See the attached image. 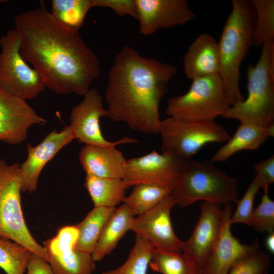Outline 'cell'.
<instances>
[{
  "label": "cell",
  "instance_id": "obj_1",
  "mask_svg": "<svg viewBox=\"0 0 274 274\" xmlns=\"http://www.w3.org/2000/svg\"><path fill=\"white\" fill-rule=\"evenodd\" d=\"M14 23L21 54L40 74L46 88L60 95L88 92L99 75V62L79 30L57 20L44 1L38 8L17 15Z\"/></svg>",
  "mask_w": 274,
  "mask_h": 274
},
{
  "label": "cell",
  "instance_id": "obj_2",
  "mask_svg": "<svg viewBox=\"0 0 274 274\" xmlns=\"http://www.w3.org/2000/svg\"><path fill=\"white\" fill-rule=\"evenodd\" d=\"M177 69L124 46L109 71L105 98L108 117L132 130L159 133V105Z\"/></svg>",
  "mask_w": 274,
  "mask_h": 274
},
{
  "label": "cell",
  "instance_id": "obj_3",
  "mask_svg": "<svg viewBox=\"0 0 274 274\" xmlns=\"http://www.w3.org/2000/svg\"><path fill=\"white\" fill-rule=\"evenodd\" d=\"M232 6L218 42L219 74L231 106L245 99L239 88L240 66L252 46L255 18L251 1L232 0Z\"/></svg>",
  "mask_w": 274,
  "mask_h": 274
},
{
  "label": "cell",
  "instance_id": "obj_4",
  "mask_svg": "<svg viewBox=\"0 0 274 274\" xmlns=\"http://www.w3.org/2000/svg\"><path fill=\"white\" fill-rule=\"evenodd\" d=\"M248 96L231 106L221 116L240 123L266 127L274 125V42L262 46L256 65L247 70Z\"/></svg>",
  "mask_w": 274,
  "mask_h": 274
},
{
  "label": "cell",
  "instance_id": "obj_5",
  "mask_svg": "<svg viewBox=\"0 0 274 274\" xmlns=\"http://www.w3.org/2000/svg\"><path fill=\"white\" fill-rule=\"evenodd\" d=\"M238 182L211 160H187L184 173L171 193L176 204L188 207L199 200L224 204L237 202Z\"/></svg>",
  "mask_w": 274,
  "mask_h": 274
},
{
  "label": "cell",
  "instance_id": "obj_6",
  "mask_svg": "<svg viewBox=\"0 0 274 274\" xmlns=\"http://www.w3.org/2000/svg\"><path fill=\"white\" fill-rule=\"evenodd\" d=\"M20 164L0 158V237L15 242L47 261L43 246L32 237L24 219L21 206Z\"/></svg>",
  "mask_w": 274,
  "mask_h": 274
},
{
  "label": "cell",
  "instance_id": "obj_7",
  "mask_svg": "<svg viewBox=\"0 0 274 274\" xmlns=\"http://www.w3.org/2000/svg\"><path fill=\"white\" fill-rule=\"evenodd\" d=\"M219 74L192 80L185 94L169 98L165 113L188 121H215L231 106Z\"/></svg>",
  "mask_w": 274,
  "mask_h": 274
},
{
  "label": "cell",
  "instance_id": "obj_8",
  "mask_svg": "<svg viewBox=\"0 0 274 274\" xmlns=\"http://www.w3.org/2000/svg\"><path fill=\"white\" fill-rule=\"evenodd\" d=\"M159 133L162 152L185 160L192 158L208 144L227 142L231 138L215 121H188L172 117L161 121Z\"/></svg>",
  "mask_w": 274,
  "mask_h": 274
},
{
  "label": "cell",
  "instance_id": "obj_9",
  "mask_svg": "<svg viewBox=\"0 0 274 274\" xmlns=\"http://www.w3.org/2000/svg\"><path fill=\"white\" fill-rule=\"evenodd\" d=\"M0 88L25 100L37 97L46 87L39 72L22 57L15 28L0 38Z\"/></svg>",
  "mask_w": 274,
  "mask_h": 274
},
{
  "label": "cell",
  "instance_id": "obj_10",
  "mask_svg": "<svg viewBox=\"0 0 274 274\" xmlns=\"http://www.w3.org/2000/svg\"><path fill=\"white\" fill-rule=\"evenodd\" d=\"M187 164V160L153 150L144 156L126 160L122 180L127 189L149 184L173 190L181 179Z\"/></svg>",
  "mask_w": 274,
  "mask_h": 274
},
{
  "label": "cell",
  "instance_id": "obj_11",
  "mask_svg": "<svg viewBox=\"0 0 274 274\" xmlns=\"http://www.w3.org/2000/svg\"><path fill=\"white\" fill-rule=\"evenodd\" d=\"M175 204L172 194L167 195L152 209L134 217L130 230L156 249L181 253L183 241L176 236L170 220V211Z\"/></svg>",
  "mask_w": 274,
  "mask_h": 274
},
{
  "label": "cell",
  "instance_id": "obj_12",
  "mask_svg": "<svg viewBox=\"0 0 274 274\" xmlns=\"http://www.w3.org/2000/svg\"><path fill=\"white\" fill-rule=\"evenodd\" d=\"M75 225L60 228L53 238L43 243L47 261L54 274H92L95 268L91 255L78 250Z\"/></svg>",
  "mask_w": 274,
  "mask_h": 274
},
{
  "label": "cell",
  "instance_id": "obj_13",
  "mask_svg": "<svg viewBox=\"0 0 274 274\" xmlns=\"http://www.w3.org/2000/svg\"><path fill=\"white\" fill-rule=\"evenodd\" d=\"M83 96V99L73 107L70 116L75 139L79 143L116 147L138 142L128 137L114 142L107 140L102 134L99 125L100 118L108 116L107 110L103 107L101 95L96 88H92Z\"/></svg>",
  "mask_w": 274,
  "mask_h": 274
},
{
  "label": "cell",
  "instance_id": "obj_14",
  "mask_svg": "<svg viewBox=\"0 0 274 274\" xmlns=\"http://www.w3.org/2000/svg\"><path fill=\"white\" fill-rule=\"evenodd\" d=\"M134 3L139 31L144 36L185 24L196 16L186 0H134Z\"/></svg>",
  "mask_w": 274,
  "mask_h": 274
},
{
  "label": "cell",
  "instance_id": "obj_15",
  "mask_svg": "<svg viewBox=\"0 0 274 274\" xmlns=\"http://www.w3.org/2000/svg\"><path fill=\"white\" fill-rule=\"evenodd\" d=\"M232 210L230 203L225 204L222 210L219 235L204 267L203 274H227L238 260L260 248L257 239L248 245L242 244L232 235L229 222Z\"/></svg>",
  "mask_w": 274,
  "mask_h": 274
},
{
  "label": "cell",
  "instance_id": "obj_16",
  "mask_svg": "<svg viewBox=\"0 0 274 274\" xmlns=\"http://www.w3.org/2000/svg\"><path fill=\"white\" fill-rule=\"evenodd\" d=\"M26 100L7 93L0 88V141L10 145L21 143L33 125H46Z\"/></svg>",
  "mask_w": 274,
  "mask_h": 274
},
{
  "label": "cell",
  "instance_id": "obj_17",
  "mask_svg": "<svg viewBox=\"0 0 274 274\" xmlns=\"http://www.w3.org/2000/svg\"><path fill=\"white\" fill-rule=\"evenodd\" d=\"M75 139L73 128L70 124L59 132L54 129L35 147L28 144L27 158L20 164L21 191H35L40 175L45 165L59 150Z\"/></svg>",
  "mask_w": 274,
  "mask_h": 274
},
{
  "label": "cell",
  "instance_id": "obj_18",
  "mask_svg": "<svg viewBox=\"0 0 274 274\" xmlns=\"http://www.w3.org/2000/svg\"><path fill=\"white\" fill-rule=\"evenodd\" d=\"M221 204L204 201L199 220L190 238L183 241V252L203 271L217 239L221 225Z\"/></svg>",
  "mask_w": 274,
  "mask_h": 274
},
{
  "label": "cell",
  "instance_id": "obj_19",
  "mask_svg": "<svg viewBox=\"0 0 274 274\" xmlns=\"http://www.w3.org/2000/svg\"><path fill=\"white\" fill-rule=\"evenodd\" d=\"M183 68L186 76L192 80L219 74L218 43L212 35L201 33L188 47L183 56Z\"/></svg>",
  "mask_w": 274,
  "mask_h": 274
},
{
  "label": "cell",
  "instance_id": "obj_20",
  "mask_svg": "<svg viewBox=\"0 0 274 274\" xmlns=\"http://www.w3.org/2000/svg\"><path fill=\"white\" fill-rule=\"evenodd\" d=\"M79 158L86 175L123 179L126 160L116 146L85 145Z\"/></svg>",
  "mask_w": 274,
  "mask_h": 274
},
{
  "label": "cell",
  "instance_id": "obj_21",
  "mask_svg": "<svg viewBox=\"0 0 274 274\" xmlns=\"http://www.w3.org/2000/svg\"><path fill=\"white\" fill-rule=\"evenodd\" d=\"M273 136L274 125L262 127L240 123L234 135L217 150L210 160L214 163L223 162L238 151L255 150Z\"/></svg>",
  "mask_w": 274,
  "mask_h": 274
},
{
  "label": "cell",
  "instance_id": "obj_22",
  "mask_svg": "<svg viewBox=\"0 0 274 274\" xmlns=\"http://www.w3.org/2000/svg\"><path fill=\"white\" fill-rule=\"evenodd\" d=\"M134 217L130 209L124 203L117 208L106 224L91 254L94 261L102 260L112 252L126 232L130 230Z\"/></svg>",
  "mask_w": 274,
  "mask_h": 274
},
{
  "label": "cell",
  "instance_id": "obj_23",
  "mask_svg": "<svg viewBox=\"0 0 274 274\" xmlns=\"http://www.w3.org/2000/svg\"><path fill=\"white\" fill-rule=\"evenodd\" d=\"M116 207H94L84 219L75 225L78 230L76 248L91 255L102 232Z\"/></svg>",
  "mask_w": 274,
  "mask_h": 274
},
{
  "label": "cell",
  "instance_id": "obj_24",
  "mask_svg": "<svg viewBox=\"0 0 274 274\" xmlns=\"http://www.w3.org/2000/svg\"><path fill=\"white\" fill-rule=\"evenodd\" d=\"M85 181L94 207H116L125 197L127 188L122 179L86 175Z\"/></svg>",
  "mask_w": 274,
  "mask_h": 274
},
{
  "label": "cell",
  "instance_id": "obj_25",
  "mask_svg": "<svg viewBox=\"0 0 274 274\" xmlns=\"http://www.w3.org/2000/svg\"><path fill=\"white\" fill-rule=\"evenodd\" d=\"M172 191V189L155 185L136 184L123 202L134 216H139L152 209Z\"/></svg>",
  "mask_w": 274,
  "mask_h": 274
},
{
  "label": "cell",
  "instance_id": "obj_26",
  "mask_svg": "<svg viewBox=\"0 0 274 274\" xmlns=\"http://www.w3.org/2000/svg\"><path fill=\"white\" fill-rule=\"evenodd\" d=\"M149 265L152 270L162 274H199L202 271L185 254L155 248Z\"/></svg>",
  "mask_w": 274,
  "mask_h": 274
},
{
  "label": "cell",
  "instance_id": "obj_27",
  "mask_svg": "<svg viewBox=\"0 0 274 274\" xmlns=\"http://www.w3.org/2000/svg\"><path fill=\"white\" fill-rule=\"evenodd\" d=\"M251 1L255 14L252 46L262 47L274 40V1Z\"/></svg>",
  "mask_w": 274,
  "mask_h": 274
},
{
  "label": "cell",
  "instance_id": "obj_28",
  "mask_svg": "<svg viewBox=\"0 0 274 274\" xmlns=\"http://www.w3.org/2000/svg\"><path fill=\"white\" fill-rule=\"evenodd\" d=\"M53 16L64 25L79 30L92 7V0H52Z\"/></svg>",
  "mask_w": 274,
  "mask_h": 274
},
{
  "label": "cell",
  "instance_id": "obj_29",
  "mask_svg": "<svg viewBox=\"0 0 274 274\" xmlns=\"http://www.w3.org/2000/svg\"><path fill=\"white\" fill-rule=\"evenodd\" d=\"M155 248L136 234L135 244L126 262L118 268L101 274H147Z\"/></svg>",
  "mask_w": 274,
  "mask_h": 274
},
{
  "label": "cell",
  "instance_id": "obj_30",
  "mask_svg": "<svg viewBox=\"0 0 274 274\" xmlns=\"http://www.w3.org/2000/svg\"><path fill=\"white\" fill-rule=\"evenodd\" d=\"M31 253L22 245L0 237V268L7 274H24Z\"/></svg>",
  "mask_w": 274,
  "mask_h": 274
},
{
  "label": "cell",
  "instance_id": "obj_31",
  "mask_svg": "<svg viewBox=\"0 0 274 274\" xmlns=\"http://www.w3.org/2000/svg\"><path fill=\"white\" fill-rule=\"evenodd\" d=\"M270 263V256L259 248L238 260L227 274H267Z\"/></svg>",
  "mask_w": 274,
  "mask_h": 274
},
{
  "label": "cell",
  "instance_id": "obj_32",
  "mask_svg": "<svg viewBox=\"0 0 274 274\" xmlns=\"http://www.w3.org/2000/svg\"><path fill=\"white\" fill-rule=\"evenodd\" d=\"M249 225L257 231L274 232V201L268 193L264 192L260 204L253 209Z\"/></svg>",
  "mask_w": 274,
  "mask_h": 274
},
{
  "label": "cell",
  "instance_id": "obj_33",
  "mask_svg": "<svg viewBox=\"0 0 274 274\" xmlns=\"http://www.w3.org/2000/svg\"><path fill=\"white\" fill-rule=\"evenodd\" d=\"M260 188L259 180L256 175L244 196L237 201L236 211L229 220L231 225L236 223L250 225V217L253 210L254 200Z\"/></svg>",
  "mask_w": 274,
  "mask_h": 274
},
{
  "label": "cell",
  "instance_id": "obj_34",
  "mask_svg": "<svg viewBox=\"0 0 274 274\" xmlns=\"http://www.w3.org/2000/svg\"><path fill=\"white\" fill-rule=\"evenodd\" d=\"M92 2L93 7L109 8L119 16L129 15L137 19L134 0H92Z\"/></svg>",
  "mask_w": 274,
  "mask_h": 274
},
{
  "label": "cell",
  "instance_id": "obj_35",
  "mask_svg": "<svg viewBox=\"0 0 274 274\" xmlns=\"http://www.w3.org/2000/svg\"><path fill=\"white\" fill-rule=\"evenodd\" d=\"M254 169L256 172L260 188L264 192L268 193L269 186L274 182V156L255 164Z\"/></svg>",
  "mask_w": 274,
  "mask_h": 274
},
{
  "label": "cell",
  "instance_id": "obj_36",
  "mask_svg": "<svg viewBox=\"0 0 274 274\" xmlns=\"http://www.w3.org/2000/svg\"><path fill=\"white\" fill-rule=\"evenodd\" d=\"M26 274H54L48 262L31 252L27 265Z\"/></svg>",
  "mask_w": 274,
  "mask_h": 274
},
{
  "label": "cell",
  "instance_id": "obj_37",
  "mask_svg": "<svg viewBox=\"0 0 274 274\" xmlns=\"http://www.w3.org/2000/svg\"><path fill=\"white\" fill-rule=\"evenodd\" d=\"M265 246L271 254L274 253V232L268 233L265 239Z\"/></svg>",
  "mask_w": 274,
  "mask_h": 274
},
{
  "label": "cell",
  "instance_id": "obj_38",
  "mask_svg": "<svg viewBox=\"0 0 274 274\" xmlns=\"http://www.w3.org/2000/svg\"><path fill=\"white\" fill-rule=\"evenodd\" d=\"M199 274H203V271H201L200 272H199Z\"/></svg>",
  "mask_w": 274,
  "mask_h": 274
}]
</instances>
